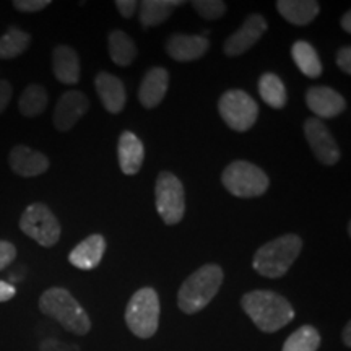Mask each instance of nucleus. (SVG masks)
I'll return each mask as SVG.
<instances>
[{
  "label": "nucleus",
  "instance_id": "a211bd4d",
  "mask_svg": "<svg viewBox=\"0 0 351 351\" xmlns=\"http://www.w3.org/2000/svg\"><path fill=\"white\" fill-rule=\"evenodd\" d=\"M169 85V73L163 67H153L145 73L140 83L138 99L143 108L153 109L165 99Z\"/></svg>",
  "mask_w": 351,
  "mask_h": 351
},
{
  "label": "nucleus",
  "instance_id": "20e7f679",
  "mask_svg": "<svg viewBox=\"0 0 351 351\" xmlns=\"http://www.w3.org/2000/svg\"><path fill=\"white\" fill-rule=\"evenodd\" d=\"M302 251V239L298 234L280 236L263 244L254 254L252 267L265 278H280L289 270Z\"/></svg>",
  "mask_w": 351,
  "mask_h": 351
},
{
  "label": "nucleus",
  "instance_id": "5701e85b",
  "mask_svg": "<svg viewBox=\"0 0 351 351\" xmlns=\"http://www.w3.org/2000/svg\"><path fill=\"white\" fill-rule=\"evenodd\" d=\"M108 47L112 62L119 67H129L137 57V46H135L134 39L121 29H114L109 33Z\"/></svg>",
  "mask_w": 351,
  "mask_h": 351
},
{
  "label": "nucleus",
  "instance_id": "412c9836",
  "mask_svg": "<svg viewBox=\"0 0 351 351\" xmlns=\"http://www.w3.org/2000/svg\"><path fill=\"white\" fill-rule=\"evenodd\" d=\"M276 10L288 23L306 26L317 19L320 5L315 0H278Z\"/></svg>",
  "mask_w": 351,
  "mask_h": 351
},
{
  "label": "nucleus",
  "instance_id": "a878e982",
  "mask_svg": "<svg viewBox=\"0 0 351 351\" xmlns=\"http://www.w3.org/2000/svg\"><path fill=\"white\" fill-rule=\"evenodd\" d=\"M32 44V34L23 29L10 26L5 33L0 36V59L10 60L23 54Z\"/></svg>",
  "mask_w": 351,
  "mask_h": 351
},
{
  "label": "nucleus",
  "instance_id": "bb28decb",
  "mask_svg": "<svg viewBox=\"0 0 351 351\" xmlns=\"http://www.w3.org/2000/svg\"><path fill=\"white\" fill-rule=\"evenodd\" d=\"M47 101H49V96H47L46 88L43 85H38V83H32V85L25 88V91L20 96L19 109L21 116L25 117L39 116V114L46 111Z\"/></svg>",
  "mask_w": 351,
  "mask_h": 351
},
{
  "label": "nucleus",
  "instance_id": "f3484780",
  "mask_svg": "<svg viewBox=\"0 0 351 351\" xmlns=\"http://www.w3.org/2000/svg\"><path fill=\"white\" fill-rule=\"evenodd\" d=\"M52 72L64 85H77L80 82L82 67L75 49L67 44H59L52 51Z\"/></svg>",
  "mask_w": 351,
  "mask_h": 351
},
{
  "label": "nucleus",
  "instance_id": "f03ea898",
  "mask_svg": "<svg viewBox=\"0 0 351 351\" xmlns=\"http://www.w3.org/2000/svg\"><path fill=\"white\" fill-rule=\"evenodd\" d=\"M225 274L217 263H207L195 270L182 283L178 295V306L182 313L195 314L210 304L221 288Z\"/></svg>",
  "mask_w": 351,
  "mask_h": 351
},
{
  "label": "nucleus",
  "instance_id": "2f4dec72",
  "mask_svg": "<svg viewBox=\"0 0 351 351\" xmlns=\"http://www.w3.org/2000/svg\"><path fill=\"white\" fill-rule=\"evenodd\" d=\"M337 65L341 72L350 75L351 73V47L343 46L340 47L339 52H337Z\"/></svg>",
  "mask_w": 351,
  "mask_h": 351
},
{
  "label": "nucleus",
  "instance_id": "e433bc0d",
  "mask_svg": "<svg viewBox=\"0 0 351 351\" xmlns=\"http://www.w3.org/2000/svg\"><path fill=\"white\" fill-rule=\"evenodd\" d=\"M343 341L346 346H351V322H348L345 326V330H343Z\"/></svg>",
  "mask_w": 351,
  "mask_h": 351
},
{
  "label": "nucleus",
  "instance_id": "7c9ffc66",
  "mask_svg": "<svg viewBox=\"0 0 351 351\" xmlns=\"http://www.w3.org/2000/svg\"><path fill=\"white\" fill-rule=\"evenodd\" d=\"M16 258V247L10 241L0 239V271L12 265L13 261Z\"/></svg>",
  "mask_w": 351,
  "mask_h": 351
},
{
  "label": "nucleus",
  "instance_id": "b1692460",
  "mask_svg": "<svg viewBox=\"0 0 351 351\" xmlns=\"http://www.w3.org/2000/svg\"><path fill=\"white\" fill-rule=\"evenodd\" d=\"M291 57L301 70L302 75L309 78H319L322 75V62H320L317 51L307 41H296L291 46Z\"/></svg>",
  "mask_w": 351,
  "mask_h": 351
},
{
  "label": "nucleus",
  "instance_id": "9d476101",
  "mask_svg": "<svg viewBox=\"0 0 351 351\" xmlns=\"http://www.w3.org/2000/svg\"><path fill=\"white\" fill-rule=\"evenodd\" d=\"M302 129H304L307 143L319 163L326 166H335L339 163L340 147L322 121H319L317 117H311L304 122Z\"/></svg>",
  "mask_w": 351,
  "mask_h": 351
},
{
  "label": "nucleus",
  "instance_id": "423d86ee",
  "mask_svg": "<svg viewBox=\"0 0 351 351\" xmlns=\"http://www.w3.org/2000/svg\"><path fill=\"white\" fill-rule=\"evenodd\" d=\"M223 186L230 194L239 199L261 197L270 186V179L265 171L249 161H232L221 174Z\"/></svg>",
  "mask_w": 351,
  "mask_h": 351
},
{
  "label": "nucleus",
  "instance_id": "473e14b6",
  "mask_svg": "<svg viewBox=\"0 0 351 351\" xmlns=\"http://www.w3.org/2000/svg\"><path fill=\"white\" fill-rule=\"evenodd\" d=\"M12 96H13V88L10 85V82L0 80V114L7 109Z\"/></svg>",
  "mask_w": 351,
  "mask_h": 351
},
{
  "label": "nucleus",
  "instance_id": "7ed1b4c3",
  "mask_svg": "<svg viewBox=\"0 0 351 351\" xmlns=\"http://www.w3.org/2000/svg\"><path fill=\"white\" fill-rule=\"evenodd\" d=\"M39 311L75 335H86L91 328L85 309L65 288L46 289L39 298Z\"/></svg>",
  "mask_w": 351,
  "mask_h": 351
},
{
  "label": "nucleus",
  "instance_id": "72a5a7b5",
  "mask_svg": "<svg viewBox=\"0 0 351 351\" xmlns=\"http://www.w3.org/2000/svg\"><path fill=\"white\" fill-rule=\"evenodd\" d=\"M114 5L117 7V10H119V13L124 16V19H132L138 7L135 0H116Z\"/></svg>",
  "mask_w": 351,
  "mask_h": 351
},
{
  "label": "nucleus",
  "instance_id": "c85d7f7f",
  "mask_svg": "<svg viewBox=\"0 0 351 351\" xmlns=\"http://www.w3.org/2000/svg\"><path fill=\"white\" fill-rule=\"evenodd\" d=\"M191 5L204 20H219L226 13V3L221 0H194Z\"/></svg>",
  "mask_w": 351,
  "mask_h": 351
},
{
  "label": "nucleus",
  "instance_id": "ddd939ff",
  "mask_svg": "<svg viewBox=\"0 0 351 351\" xmlns=\"http://www.w3.org/2000/svg\"><path fill=\"white\" fill-rule=\"evenodd\" d=\"M306 104L319 121L340 116L346 109L343 96L328 86H311L306 91Z\"/></svg>",
  "mask_w": 351,
  "mask_h": 351
},
{
  "label": "nucleus",
  "instance_id": "f704fd0d",
  "mask_svg": "<svg viewBox=\"0 0 351 351\" xmlns=\"http://www.w3.org/2000/svg\"><path fill=\"white\" fill-rule=\"evenodd\" d=\"M16 295V288L12 283L5 282V280H0V302L10 301L13 296Z\"/></svg>",
  "mask_w": 351,
  "mask_h": 351
},
{
  "label": "nucleus",
  "instance_id": "f257e3e1",
  "mask_svg": "<svg viewBox=\"0 0 351 351\" xmlns=\"http://www.w3.org/2000/svg\"><path fill=\"white\" fill-rule=\"evenodd\" d=\"M241 307L265 333L278 332L295 319V309L287 298L269 289H256L241 298Z\"/></svg>",
  "mask_w": 351,
  "mask_h": 351
},
{
  "label": "nucleus",
  "instance_id": "dca6fc26",
  "mask_svg": "<svg viewBox=\"0 0 351 351\" xmlns=\"http://www.w3.org/2000/svg\"><path fill=\"white\" fill-rule=\"evenodd\" d=\"M95 88L104 109L111 114L124 111L127 95L121 78L109 72H99L95 78Z\"/></svg>",
  "mask_w": 351,
  "mask_h": 351
},
{
  "label": "nucleus",
  "instance_id": "4be33fe9",
  "mask_svg": "<svg viewBox=\"0 0 351 351\" xmlns=\"http://www.w3.org/2000/svg\"><path fill=\"white\" fill-rule=\"evenodd\" d=\"M181 5H184L182 0H143L140 3V23L145 28L165 23L171 13Z\"/></svg>",
  "mask_w": 351,
  "mask_h": 351
},
{
  "label": "nucleus",
  "instance_id": "6ab92c4d",
  "mask_svg": "<svg viewBox=\"0 0 351 351\" xmlns=\"http://www.w3.org/2000/svg\"><path fill=\"white\" fill-rule=\"evenodd\" d=\"M104 252H106L104 236L91 234L70 251L69 262L80 270H93L99 265Z\"/></svg>",
  "mask_w": 351,
  "mask_h": 351
},
{
  "label": "nucleus",
  "instance_id": "0eeeda50",
  "mask_svg": "<svg viewBox=\"0 0 351 351\" xmlns=\"http://www.w3.org/2000/svg\"><path fill=\"white\" fill-rule=\"evenodd\" d=\"M20 230L43 247L56 245L62 234L59 219L52 213V210L41 202H34L26 207L20 217Z\"/></svg>",
  "mask_w": 351,
  "mask_h": 351
},
{
  "label": "nucleus",
  "instance_id": "9b49d317",
  "mask_svg": "<svg viewBox=\"0 0 351 351\" xmlns=\"http://www.w3.org/2000/svg\"><path fill=\"white\" fill-rule=\"evenodd\" d=\"M269 28L265 16L254 13L245 19L244 25L236 33H232L223 44V52L228 57H238L247 52L263 36Z\"/></svg>",
  "mask_w": 351,
  "mask_h": 351
},
{
  "label": "nucleus",
  "instance_id": "cd10ccee",
  "mask_svg": "<svg viewBox=\"0 0 351 351\" xmlns=\"http://www.w3.org/2000/svg\"><path fill=\"white\" fill-rule=\"evenodd\" d=\"M320 333L313 326H302L291 333L285 341L282 351H317Z\"/></svg>",
  "mask_w": 351,
  "mask_h": 351
},
{
  "label": "nucleus",
  "instance_id": "39448f33",
  "mask_svg": "<svg viewBox=\"0 0 351 351\" xmlns=\"http://www.w3.org/2000/svg\"><path fill=\"white\" fill-rule=\"evenodd\" d=\"M160 298L153 288H142L130 298L125 309V324L138 339H152L160 326Z\"/></svg>",
  "mask_w": 351,
  "mask_h": 351
},
{
  "label": "nucleus",
  "instance_id": "c9c22d12",
  "mask_svg": "<svg viewBox=\"0 0 351 351\" xmlns=\"http://www.w3.org/2000/svg\"><path fill=\"white\" fill-rule=\"evenodd\" d=\"M340 25H341V28H343L346 33H351V12H346L345 15L341 16Z\"/></svg>",
  "mask_w": 351,
  "mask_h": 351
},
{
  "label": "nucleus",
  "instance_id": "f8f14e48",
  "mask_svg": "<svg viewBox=\"0 0 351 351\" xmlns=\"http://www.w3.org/2000/svg\"><path fill=\"white\" fill-rule=\"evenodd\" d=\"M88 109H90V101H88V98L82 91H65L59 98V101H57L54 114H52L54 127L59 132L70 130L85 116Z\"/></svg>",
  "mask_w": 351,
  "mask_h": 351
},
{
  "label": "nucleus",
  "instance_id": "2eb2a0df",
  "mask_svg": "<svg viewBox=\"0 0 351 351\" xmlns=\"http://www.w3.org/2000/svg\"><path fill=\"white\" fill-rule=\"evenodd\" d=\"M208 38L200 34L176 33L166 41V52L178 62H194L208 51Z\"/></svg>",
  "mask_w": 351,
  "mask_h": 351
},
{
  "label": "nucleus",
  "instance_id": "c756f323",
  "mask_svg": "<svg viewBox=\"0 0 351 351\" xmlns=\"http://www.w3.org/2000/svg\"><path fill=\"white\" fill-rule=\"evenodd\" d=\"M49 5H51V0H15V2H13V7H15L19 12H23V13L41 12Z\"/></svg>",
  "mask_w": 351,
  "mask_h": 351
},
{
  "label": "nucleus",
  "instance_id": "aec40b11",
  "mask_svg": "<svg viewBox=\"0 0 351 351\" xmlns=\"http://www.w3.org/2000/svg\"><path fill=\"white\" fill-rule=\"evenodd\" d=\"M117 156H119L121 171L125 176H135L142 169L145 160V147L137 135L130 130H124L117 145Z\"/></svg>",
  "mask_w": 351,
  "mask_h": 351
},
{
  "label": "nucleus",
  "instance_id": "393cba45",
  "mask_svg": "<svg viewBox=\"0 0 351 351\" xmlns=\"http://www.w3.org/2000/svg\"><path fill=\"white\" fill-rule=\"evenodd\" d=\"M258 93H261V98L265 101L270 108L282 109L287 106V88H285L282 78L275 75V73L267 72L258 78Z\"/></svg>",
  "mask_w": 351,
  "mask_h": 351
},
{
  "label": "nucleus",
  "instance_id": "6e6552de",
  "mask_svg": "<svg viewBox=\"0 0 351 351\" xmlns=\"http://www.w3.org/2000/svg\"><path fill=\"white\" fill-rule=\"evenodd\" d=\"M155 204L160 218L166 225H178L186 215V192L178 176L163 171L158 174L155 186Z\"/></svg>",
  "mask_w": 351,
  "mask_h": 351
},
{
  "label": "nucleus",
  "instance_id": "1a4fd4ad",
  "mask_svg": "<svg viewBox=\"0 0 351 351\" xmlns=\"http://www.w3.org/2000/svg\"><path fill=\"white\" fill-rule=\"evenodd\" d=\"M218 111L230 129L247 132L257 122L258 104L244 90H228L218 101Z\"/></svg>",
  "mask_w": 351,
  "mask_h": 351
},
{
  "label": "nucleus",
  "instance_id": "4468645a",
  "mask_svg": "<svg viewBox=\"0 0 351 351\" xmlns=\"http://www.w3.org/2000/svg\"><path fill=\"white\" fill-rule=\"evenodd\" d=\"M8 165L16 176L21 178H36L49 169V158L44 153L26 147V145H16L12 148L8 155Z\"/></svg>",
  "mask_w": 351,
  "mask_h": 351
}]
</instances>
